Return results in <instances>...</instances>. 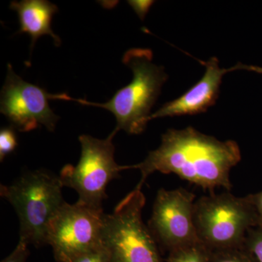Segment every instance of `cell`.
Returning a JSON list of instances; mask_svg holds the SVG:
<instances>
[{
	"instance_id": "5b68a950",
	"label": "cell",
	"mask_w": 262,
	"mask_h": 262,
	"mask_svg": "<svg viewBox=\"0 0 262 262\" xmlns=\"http://www.w3.org/2000/svg\"><path fill=\"white\" fill-rule=\"evenodd\" d=\"M254 209L247 196L229 192L201 196L194 206L198 238L211 251L242 247L256 220Z\"/></svg>"
},
{
	"instance_id": "8fae6325",
	"label": "cell",
	"mask_w": 262,
	"mask_h": 262,
	"mask_svg": "<svg viewBox=\"0 0 262 262\" xmlns=\"http://www.w3.org/2000/svg\"><path fill=\"white\" fill-rule=\"evenodd\" d=\"M10 8L18 15L19 34L30 36L32 51L38 39L44 35L51 36L56 46H61V38L51 28L52 19L58 11L56 5L47 0H21L11 2Z\"/></svg>"
},
{
	"instance_id": "2e32d148",
	"label": "cell",
	"mask_w": 262,
	"mask_h": 262,
	"mask_svg": "<svg viewBox=\"0 0 262 262\" xmlns=\"http://www.w3.org/2000/svg\"><path fill=\"white\" fill-rule=\"evenodd\" d=\"M73 262H111V260L107 249L103 246L82 254Z\"/></svg>"
},
{
	"instance_id": "3957f363",
	"label": "cell",
	"mask_w": 262,
	"mask_h": 262,
	"mask_svg": "<svg viewBox=\"0 0 262 262\" xmlns=\"http://www.w3.org/2000/svg\"><path fill=\"white\" fill-rule=\"evenodd\" d=\"M59 177L46 170L26 172L11 185L0 186V195L14 208L20 239L40 247L47 244L48 226L65 203Z\"/></svg>"
},
{
	"instance_id": "52a82bcc",
	"label": "cell",
	"mask_w": 262,
	"mask_h": 262,
	"mask_svg": "<svg viewBox=\"0 0 262 262\" xmlns=\"http://www.w3.org/2000/svg\"><path fill=\"white\" fill-rule=\"evenodd\" d=\"M105 213L79 203L65 202L48 226L47 244L58 262H73L84 253L103 248Z\"/></svg>"
},
{
	"instance_id": "9a60e30c",
	"label": "cell",
	"mask_w": 262,
	"mask_h": 262,
	"mask_svg": "<svg viewBox=\"0 0 262 262\" xmlns=\"http://www.w3.org/2000/svg\"><path fill=\"white\" fill-rule=\"evenodd\" d=\"M245 243L258 262H262V229L246 236Z\"/></svg>"
},
{
	"instance_id": "4fadbf2b",
	"label": "cell",
	"mask_w": 262,
	"mask_h": 262,
	"mask_svg": "<svg viewBox=\"0 0 262 262\" xmlns=\"http://www.w3.org/2000/svg\"><path fill=\"white\" fill-rule=\"evenodd\" d=\"M18 145L17 136L13 127H3L0 130V160L3 162L8 155L15 151Z\"/></svg>"
},
{
	"instance_id": "8992f818",
	"label": "cell",
	"mask_w": 262,
	"mask_h": 262,
	"mask_svg": "<svg viewBox=\"0 0 262 262\" xmlns=\"http://www.w3.org/2000/svg\"><path fill=\"white\" fill-rule=\"evenodd\" d=\"M116 134L113 130L105 139L85 134L79 136L82 151L78 163L66 165L60 173L63 187L75 189L79 195L77 201L95 209L103 210L108 184L120 178L124 170L115 160L113 140Z\"/></svg>"
},
{
	"instance_id": "277c9868",
	"label": "cell",
	"mask_w": 262,
	"mask_h": 262,
	"mask_svg": "<svg viewBox=\"0 0 262 262\" xmlns=\"http://www.w3.org/2000/svg\"><path fill=\"white\" fill-rule=\"evenodd\" d=\"M146 198L136 186L103 216V245L111 262H163L158 244L148 226L142 221Z\"/></svg>"
},
{
	"instance_id": "e0dca14e",
	"label": "cell",
	"mask_w": 262,
	"mask_h": 262,
	"mask_svg": "<svg viewBox=\"0 0 262 262\" xmlns=\"http://www.w3.org/2000/svg\"><path fill=\"white\" fill-rule=\"evenodd\" d=\"M28 246V244L19 239L14 251L1 262H27L29 255Z\"/></svg>"
},
{
	"instance_id": "9c48e42d",
	"label": "cell",
	"mask_w": 262,
	"mask_h": 262,
	"mask_svg": "<svg viewBox=\"0 0 262 262\" xmlns=\"http://www.w3.org/2000/svg\"><path fill=\"white\" fill-rule=\"evenodd\" d=\"M195 194L183 188L159 189L148 223L157 244L170 251L201 242L194 223Z\"/></svg>"
},
{
	"instance_id": "d6986e66",
	"label": "cell",
	"mask_w": 262,
	"mask_h": 262,
	"mask_svg": "<svg viewBox=\"0 0 262 262\" xmlns=\"http://www.w3.org/2000/svg\"><path fill=\"white\" fill-rule=\"evenodd\" d=\"M253 207L257 210L258 214L262 217V192L253 196H247Z\"/></svg>"
},
{
	"instance_id": "7a4b0ae2",
	"label": "cell",
	"mask_w": 262,
	"mask_h": 262,
	"mask_svg": "<svg viewBox=\"0 0 262 262\" xmlns=\"http://www.w3.org/2000/svg\"><path fill=\"white\" fill-rule=\"evenodd\" d=\"M152 61L153 53L150 49L132 48L125 52L122 63L132 71V81L118 90L106 102L76 99L66 94H58L56 99L74 101L107 110L116 119L114 131L124 130L130 135H139L145 130L150 121L151 108L168 78L164 67L155 64Z\"/></svg>"
},
{
	"instance_id": "30bf717a",
	"label": "cell",
	"mask_w": 262,
	"mask_h": 262,
	"mask_svg": "<svg viewBox=\"0 0 262 262\" xmlns=\"http://www.w3.org/2000/svg\"><path fill=\"white\" fill-rule=\"evenodd\" d=\"M199 61L206 67V72L201 80L180 97L165 103L158 111L151 114L150 120L162 117L194 115L206 113L216 102L222 78L226 74L243 70L262 73V68L260 67L244 65L241 63L229 69L220 68V61L215 57H212L207 61Z\"/></svg>"
},
{
	"instance_id": "ba28073f",
	"label": "cell",
	"mask_w": 262,
	"mask_h": 262,
	"mask_svg": "<svg viewBox=\"0 0 262 262\" xmlns=\"http://www.w3.org/2000/svg\"><path fill=\"white\" fill-rule=\"evenodd\" d=\"M53 94L29 83L17 75L10 63L1 91L0 112L20 132H29L46 127L53 132L60 117L49 105Z\"/></svg>"
},
{
	"instance_id": "ac0fdd59",
	"label": "cell",
	"mask_w": 262,
	"mask_h": 262,
	"mask_svg": "<svg viewBox=\"0 0 262 262\" xmlns=\"http://www.w3.org/2000/svg\"><path fill=\"white\" fill-rule=\"evenodd\" d=\"M133 10L136 12V15L139 17L141 20L144 18L151 8L154 4V1H127Z\"/></svg>"
},
{
	"instance_id": "5bb4252c",
	"label": "cell",
	"mask_w": 262,
	"mask_h": 262,
	"mask_svg": "<svg viewBox=\"0 0 262 262\" xmlns=\"http://www.w3.org/2000/svg\"><path fill=\"white\" fill-rule=\"evenodd\" d=\"M241 248L211 251L210 262H250L241 252Z\"/></svg>"
},
{
	"instance_id": "7c38bea8",
	"label": "cell",
	"mask_w": 262,
	"mask_h": 262,
	"mask_svg": "<svg viewBox=\"0 0 262 262\" xmlns=\"http://www.w3.org/2000/svg\"><path fill=\"white\" fill-rule=\"evenodd\" d=\"M211 251L201 242L170 251L168 262H210Z\"/></svg>"
},
{
	"instance_id": "6da1fadb",
	"label": "cell",
	"mask_w": 262,
	"mask_h": 262,
	"mask_svg": "<svg viewBox=\"0 0 262 262\" xmlns=\"http://www.w3.org/2000/svg\"><path fill=\"white\" fill-rule=\"evenodd\" d=\"M241 160V150L235 141H220L189 126L182 130L169 129L162 136L158 149L149 151L141 163L125 168L140 170L139 187L151 173L160 172L177 174L211 193L219 187L229 192V174Z\"/></svg>"
}]
</instances>
